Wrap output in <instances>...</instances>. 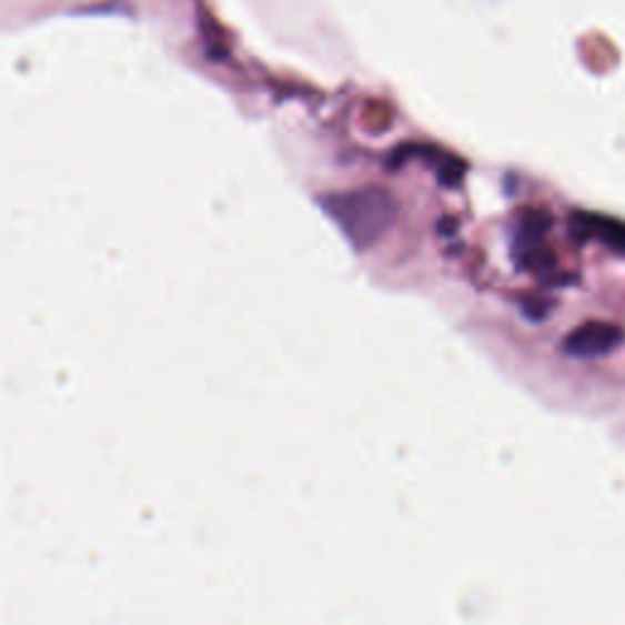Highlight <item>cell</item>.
<instances>
[{
    "label": "cell",
    "mask_w": 625,
    "mask_h": 625,
    "mask_svg": "<svg viewBox=\"0 0 625 625\" xmlns=\"http://www.w3.org/2000/svg\"><path fill=\"white\" fill-rule=\"evenodd\" d=\"M325 205L347 240L360 250L372 248V244L382 240L399 215L396 199L384 189L342 193L330 199Z\"/></svg>",
    "instance_id": "cell-1"
},
{
    "label": "cell",
    "mask_w": 625,
    "mask_h": 625,
    "mask_svg": "<svg viewBox=\"0 0 625 625\" xmlns=\"http://www.w3.org/2000/svg\"><path fill=\"white\" fill-rule=\"evenodd\" d=\"M623 342H625V333L618 325L604 321H589L572 330L565 342H562V350L574 360H596L616 352Z\"/></svg>",
    "instance_id": "cell-2"
},
{
    "label": "cell",
    "mask_w": 625,
    "mask_h": 625,
    "mask_svg": "<svg viewBox=\"0 0 625 625\" xmlns=\"http://www.w3.org/2000/svg\"><path fill=\"white\" fill-rule=\"evenodd\" d=\"M547 228L550 220L537 213H531L521 220V225L516 228V238H513V256H516L523 269L541 272V269H547V264L553 262L550 260V252L545 250Z\"/></svg>",
    "instance_id": "cell-3"
},
{
    "label": "cell",
    "mask_w": 625,
    "mask_h": 625,
    "mask_svg": "<svg viewBox=\"0 0 625 625\" xmlns=\"http://www.w3.org/2000/svg\"><path fill=\"white\" fill-rule=\"evenodd\" d=\"M574 230H577L584 238L608 244L611 250L625 252V223H618V220L579 213L577 218H574Z\"/></svg>",
    "instance_id": "cell-4"
}]
</instances>
